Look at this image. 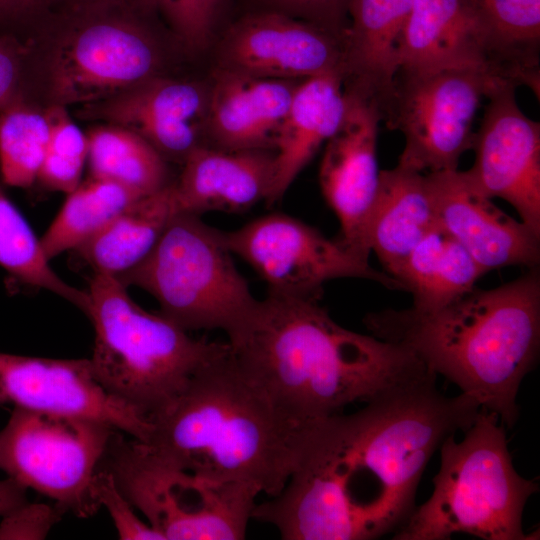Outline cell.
I'll return each mask as SVG.
<instances>
[{"label":"cell","mask_w":540,"mask_h":540,"mask_svg":"<svg viewBox=\"0 0 540 540\" xmlns=\"http://www.w3.org/2000/svg\"><path fill=\"white\" fill-rule=\"evenodd\" d=\"M436 378L427 372L352 414L311 422L296 469L253 519L286 540H370L399 529L432 455L482 409L465 393L442 394Z\"/></svg>","instance_id":"1"},{"label":"cell","mask_w":540,"mask_h":540,"mask_svg":"<svg viewBox=\"0 0 540 540\" xmlns=\"http://www.w3.org/2000/svg\"><path fill=\"white\" fill-rule=\"evenodd\" d=\"M228 343L274 404L302 424L431 372L410 349L340 326L319 300L271 292Z\"/></svg>","instance_id":"2"},{"label":"cell","mask_w":540,"mask_h":540,"mask_svg":"<svg viewBox=\"0 0 540 540\" xmlns=\"http://www.w3.org/2000/svg\"><path fill=\"white\" fill-rule=\"evenodd\" d=\"M150 421L148 439L138 442L154 457L268 497L278 495L296 469L310 425L282 412L231 347Z\"/></svg>","instance_id":"3"},{"label":"cell","mask_w":540,"mask_h":540,"mask_svg":"<svg viewBox=\"0 0 540 540\" xmlns=\"http://www.w3.org/2000/svg\"><path fill=\"white\" fill-rule=\"evenodd\" d=\"M364 323L371 335L410 349L511 428L520 384L539 357V271L489 290L474 287L435 311L388 309L369 313Z\"/></svg>","instance_id":"4"},{"label":"cell","mask_w":540,"mask_h":540,"mask_svg":"<svg viewBox=\"0 0 540 540\" xmlns=\"http://www.w3.org/2000/svg\"><path fill=\"white\" fill-rule=\"evenodd\" d=\"M87 292L93 373L109 393L149 419L230 349L228 342L193 338L161 314L145 311L115 276L94 273Z\"/></svg>","instance_id":"5"},{"label":"cell","mask_w":540,"mask_h":540,"mask_svg":"<svg viewBox=\"0 0 540 540\" xmlns=\"http://www.w3.org/2000/svg\"><path fill=\"white\" fill-rule=\"evenodd\" d=\"M440 446L430 498L416 506L394 540H446L466 533L484 540H527L522 515L538 484L518 474L499 416L482 408L461 441Z\"/></svg>","instance_id":"6"},{"label":"cell","mask_w":540,"mask_h":540,"mask_svg":"<svg viewBox=\"0 0 540 540\" xmlns=\"http://www.w3.org/2000/svg\"><path fill=\"white\" fill-rule=\"evenodd\" d=\"M231 254L220 230L200 216L175 214L147 257L116 278L149 292L160 314L183 330L220 329L229 338L258 301Z\"/></svg>","instance_id":"7"},{"label":"cell","mask_w":540,"mask_h":540,"mask_svg":"<svg viewBox=\"0 0 540 540\" xmlns=\"http://www.w3.org/2000/svg\"><path fill=\"white\" fill-rule=\"evenodd\" d=\"M112 436L101 467L163 540H240L259 495L167 464L135 439Z\"/></svg>","instance_id":"8"},{"label":"cell","mask_w":540,"mask_h":540,"mask_svg":"<svg viewBox=\"0 0 540 540\" xmlns=\"http://www.w3.org/2000/svg\"><path fill=\"white\" fill-rule=\"evenodd\" d=\"M119 1V0H117ZM117 1L80 6L48 64L50 104L89 106L160 75L162 54L153 34Z\"/></svg>","instance_id":"9"},{"label":"cell","mask_w":540,"mask_h":540,"mask_svg":"<svg viewBox=\"0 0 540 540\" xmlns=\"http://www.w3.org/2000/svg\"><path fill=\"white\" fill-rule=\"evenodd\" d=\"M114 427L93 419L14 407L0 431V469L80 518L101 507L94 479Z\"/></svg>","instance_id":"10"},{"label":"cell","mask_w":540,"mask_h":540,"mask_svg":"<svg viewBox=\"0 0 540 540\" xmlns=\"http://www.w3.org/2000/svg\"><path fill=\"white\" fill-rule=\"evenodd\" d=\"M494 85L470 70H398L378 108L381 121L404 135L398 165L419 173L457 170L472 149L479 104Z\"/></svg>","instance_id":"11"},{"label":"cell","mask_w":540,"mask_h":540,"mask_svg":"<svg viewBox=\"0 0 540 540\" xmlns=\"http://www.w3.org/2000/svg\"><path fill=\"white\" fill-rule=\"evenodd\" d=\"M232 254L246 261L268 284L269 292L320 300L325 282L362 278L390 289L402 285L369 260L331 240L308 224L283 213L258 217L234 231H221Z\"/></svg>","instance_id":"12"},{"label":"cell","mask_w":540,"mask_h":540,"mask_svg":"<svg viewBox=\"0 0 540 540\" xmlns=\"http://www.w3.org/2000/svg\"><path fill=\"white\" fill-rule=\"evenodd\" d=\"M515 89L498 84L487 93L481 126L474 133L475 161L464 172L484 195L510 203L540 235V124L519 108Z\"/></svg>","instance_id":"13"},{"label":"cell","mask_w":540,"mask_h":540,"mask_svg":"<svg viewBox=\"0 0 540 540\" xmlns=\"http://www.w3.org/2000/svg\"><path fill=\"white\" fill-rule=\"evenodd\" d=\"M104 422L144 442L149 418L109 393L90 359H54L0 353V405Z\"/></svg>","instance_id":"14"},{"label":"cell","mask_w":540,"mask_h":540,"mask_svg":"<svg viewBox=\"0 0 540 540\" xmlns=\"http://www.w3.org/2000/svg\"><path fill=\"white\" fill-rule=\"evenodd\" d=\"M218 67L266 79L345 74L344 38L287 14L264 9L234 22L218 51Z\"/></svg>","instance_id":"15"},{"label":"cell","mask_w":540,"mask_h":540,"mask_svg":"<svg viewBox=\"0 0 540 540\" xmlns=\"http://www.w3.org/2000/svg\"><path fill=\"white\" fill-rule=\"evenodd\" d=\"M344 93V116L326 142L319 184L340 223L338 240L369 260L368 223L379 183L377 134L381 118L373 103L353 92Z\"/></svg>","instance_id":"16"},{"label":"cell","mask_w":540,"mask_h":540,"mask_svg":"<svg viewBox=\"0 0 540 540\" xmlns=\"http://www.w3.org/2000/svg\"><path fill=\"white\" fill-rule=\"evenodd\" d=\"M477 72L517 87L476 0H413L399 70Z\"/></svg>","instance_id":"17"},{"label":"cell","mask_w":540,"mask_h":540,"mask_svg":"<svg viewBox=\"0 0 540 540\" xmlns=\"http://www.w3.org/2000/svg\"><path fill=\"white\" fill-rule=\"evenodd\" d=\"M209 85L161 75L97 104L89 116L141 135L167 161L184 163L206 145Z\"/></svg>","instance_id":"18"},{"label":"cell","mask_w":540,"mask_h":540,"mask_svg":"<svg viewBox=\"0 0 540 540\" xmlns=\"http://www.w3.org/2000/svg\"><path fill=\"white\" fill-rule=\"evenodd\" d=\"M438 225L486 271L511 265L537 267L540 235L496 207L464 171L425 175Z\"/></svg>","instance_id":"19"},{"label":"cell","mask_w":540,"mask_h":540,"mask_svg":"<svg viewBox=\"0 0 540 540\" xmlns=\"http://www.w3.org/2000/svg\"><path fill=\"white\" fill-rule=\"evenodd\" d=\"M298 83L216 67L209 83L206 145L274 151Z\"/></svg>","instance_id":"20"},{"label":"cell","mask_w":540,"mask_h":540,"mask_svg":"<svg viewBox=\"0 0 540 540\" xmlns=\"http://www.w3.org/2000/svg\"><path fill=\"white\" fill-rule=\"evenodd\" d=\"M274 175V151L200 146L172 182L174 212L197 216L208 211L244 212L267 199Z\"/></svg>","instance_id":"21"},{"label":"cell","mask_w":540,"mask_h":540,"mask_svg":"<svg viewBox=\"0 0 540 540\" xmlns=\"http://www.w3.org/2000/svg\"><path fill=\"white\" fill-rule=\"evenodd\" d=\"M413 0H350L344 34V90L376 108L401 65L405 27Z\"/></svg>","instance_id":"22"},{"label":"cell","mask_w":540,"mask_h":540,"mask_svg":"<svg viewBox=\"0 0 540 540\" xmlns=\"http://www.w3.org/2000/svg\"><path fill=\"white\" fill-rule=\"evenodd\" d=\"M346 108L343 76L326 74L298 83L275 148V175L267 204L289 186L339 127Z\"/></svg>","instance_id":"23"},{"label":"cell","mask_w":540,"mask_h":540,"mask_svg":"<svg viewBox=\"0 0 540 540\" xmlns=\"http://www.w3.org/2000/svg\"><path fill=\"white\" fill-rule=\"evenodd\" d=\"M438 225L425 175L399 165L380 171L368 223V245L395 279L420 240Z\"/></svg>","instance_id":"24"},{"label":"cell","mask_w":540,"mask_h":540,"mask_svg":"<svg viewBox=\"0 0 540 540\" xmlns=\"http://www.w3.org/2000/svg\"><path fill=\"white\" fill-rule=\"evenodd\" d=\"M486 271L440 225L411 251L395 279L413 296L412 308L431 312L470 292Z\"/></svg>","instance_id":"25"},{"label":"cell","mask_w":540,"mask_h":540,"mask_svg":"<svg viewBox=\"0 0 540 540\" xmlns=\"http://www.w3.org/2000/svg\"><path fill=\"white\" fill-rule=\"evenodd\" d=\"M174 215L171 182L138 198L75 251L94 273L117 277L147 257Z\"/></svg>","instance_id":"26"},{"label":"cell","mask_w":540,"mask_h":540,"mask_svg":"<svg viewBox=\"0 0 540 540\" xmlns=\"http://www.w3.org/2000/svg\"><path fill=\"white\" fill-rule=\"evenodd\" d=\"M86 134L90 177L119 183L141 195L171 183L166 161L133 130L106 123Z\"/></svg>","instance_id":"27"},{"label":"cell","mask_w":540,"mask_h":540,"mask_svg":"<svg viewBox=\"0 0 540 540\" xmlns=\"http://www.w3.org/2000/svg\"><path fill=\"white\" fill-rule=\"evenodd\" d=\"M67 198L59 213L40 239L50 261L85 243L141 195L119 183L90 177Z\"/></svg>","instance_id":"28"},{"label":"cell","mask_w":540,"mask_h":540,"mask_svg":"<svg viewBox=\"0 0 540 540\" xmlns=\"http://www.w3.org/2000/svg\"><path fill=\"white\" fill-rule=\"evenodd\" d=\"M49 262L40 240L0 188V266L16 281L52 292L86 314L88 292L63 281Z\"/></svg>","instance_id":"29"},{"label":"cell","mask_w":540,"mask_h":540,"mask_svg":"<svg viewBox=\"0 0 540 540\" xmlns=\"http://www.w3.org/2000/svg\"><path fill=\"white\" fill-rule=\"evenodd\" d=\"M518 85L539 98L540 0H476Z\"/></svg>","instance_id":"30"},{"label":"cell","mask_w":540,"mask_h":540,"mask_svg":"<svg viewBox=\"0 0 540 540\" xmlns=\"http://www.w3.org/2000/svg\"><path fill=\"white\" fill-rule=\"evenodd\" d=\"M50 135L46 109L20 99L0 111V175L9 186L37 181Z\"/></svg>","instance_id":"31"},{"label":"cell","mask_w":540,"mask_h":540,"mask_svg":"<svg viewBox=\"0 0 540 540\" xmlns=\"http://www.w3.org/2000/svg\"><path fill=\"white\" fill-rule=\"evenodd\" d=\"M50 135L37 181L46 188L66 194L80 183L88 158V138L71 119L66 107L46 108Z\"/></svg>","instance_id":"32"},{"label":"cell","mask_w":540,"mask_h":540,"mask_svg":"<svg viewBox=\"0 0 540 540\" xmlns=\"http://www.w3.org/2000/svg\"><path fill=\"white\" fill-rule=\"evenodd\" d=\"M160 12L177 38L190 50L209 43L222 0H142Z\"/></svg>","instance_id":"33"},{"label":"cell","mask_w":540,"mask_h":540,"mask_svg":"<svg viewBox=\"0 0 540 540\" xmlns=\"http://www.w3.org/2000/svg\"><path fill=\"white\" fill-rule=\"evenodd\" d=\"M94 494L100 506L107 509L120 539L163 540L158 532L137 516L112 474L101 466L95 475Z\"/></svg>","instance_id":"34"},{"label":"cell","mask_w":540,"mask_h":540,"mask_svg":"<svg viewBox=\"0 0 540 540\" xmlns=\"http://www.w3.org/2000/svg\"><path fill=\"white\" fill-rule=\"evenodd\" d=\"M267 10L278 11L344 37L350 0H259Z\"/></svg>","instance_id":"35"},{"label":"cell","mask_w":540,"mask_h":540,"mask_svg":"<svg viewBox=\"0 0 540 540\" xmlns=\"http://www.w3.org/2000/svg\"><path fill=\"white\" fill-rule=\"evenodd\" d=\"M64 512L57 504L24 503L3 516L0 539H43Z\"/></svg>","instance_id":"36"},{"label":"cell","mask_w":540,"mask_h":540,"mask_svg":"<svg viewBox=\"0 0 540 540\" xmlns=\"http://www.w3.org/2000/svg\"><path fill=\"white\" fill-rule=\"evenodd\" d=\"M22 57V46L12 38L0 35V111L23 99Z\"/></svg>","instance_id":"37"},{"label":"cell","mask_w":540,"mask_h":540,"mask_svg":"<svg viewBox=\"0 0 540 540\" xmlns=\"http://www.w3.org/2000/svg\"><path fill=\"white\" fill-rule=\"evenodd\" d=\"M25 490L26 488L9 477L0 481V516L26 503Z\"/></svg>","instance_id":"38"},{"label":"cell","mask_w":540,"mask_h":540,"mask_svg":"<svg viewBox=\"0 0 540 540\" xmlns=\"http://www.w3.org/2000/svg\"><path fill=\"white\" fill-rule=\"evenodd\" d=\"M48 0H0V19H17L30 14Z\"/></svg>","instance_id":"39"},{"label":"cell","mask_w":540,"mask_h":540,"mask_svg":"<svg viewBox=\"0 0 540 540\" xmlns=\"http://www.w3.org/2000/svg\"><path fill=\"white\" fill-rule=\"evenodd\" d=\"M110 1H116V0H82V3L80 6L90 5V4H95V3L110 2Z\"/></svg>","instance_id":"40"}]
</instances>
